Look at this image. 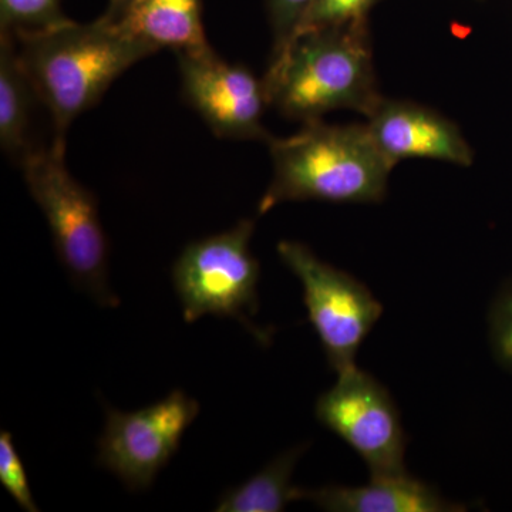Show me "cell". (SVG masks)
Returning <instances> with one entry per match:
<instances>
[{
  "label": "cell",
  "mask_w": 512,
  "mask_h": 512,
  "mask_svg": "<svg viewBox=\"0 0 512 512\" xmlns=\"http://www.w3.org/2000/svg\"><path fill=\"white\" fill-rule=\"evenodd\" d=\"M13 39L37 99L52 117L55 141L63 143L70 124L92 109L121 74L158 52L101 19L89 25L69 20Z\"/></svg>",
  "instance_id": "1"
},
{
  "label": "cell",
  "mask_w": 512,
  "mask_h": 512,
  "mask_svg": "<svg viewBox=\"0 0 512 512\" xmlns=\"http://www.w3.org/2000/svg\"><path fill=\"white\" fill-rule=\"evenodd\" d=\"M274 177L259 214L286 201L373 204L383 201L394 165L365 126L308 121L299 133L271 138Z\"/></svg>",
  "instance_id": "2"
},
{
  "label": "cell",
  "mask_w": 512,
  "mask_h": 512,
  "mask_svg": "<svg viewBox=\"0 0 512 512\" xmlns=\"http://www.w3.org/2000/svg\"><path fill=\"white\" fill-rule=\"evenodd\" d=\"M264 83L269 104L303 123L338 109L367 117L383 99L365 23L293 37L274 53Z\"/></svg>",
  "instance_id": "3"
},
{
  "label": "cell",
  "mask_w": 512,
  "mask_h": 512,
  "mask_svg": "<svg viewBox=\"0 0 512 512\" xmlns=\"http://www.w3.org/2000/svg\"><path fill=\"white\" fill-rule=\"evenodd\" d=\"M63 141L37 148L20 165L45 215L57 256L74 284L106 308L119 306L109 285V244L96 197L70 174Z\"/></svg>",
  "instance_id": "4"
},
{
  "label": "cell",
  "mask_w": 512,
  "mask_h": 512,
  "mask_svg": "<svg viewBox=\"0 0 512 512\" xmlns=\"http://www.w3.org/2000/svg\"><path fill=\"white\" fill-rule=\"evenodd\" d=\"M254 228V221H239L228 231L191 242L178 256L173 282L185 322L207 315L237 319L255 338L268 339L248 319L258 311L261 276L249 247Z\"/></svg>",
  "instance_id": "5"
},
{
  "label": "cell",
  "mask_w": 512,
  "mask_h": 512,
  "mask_svg": "<svg viewBox=\"0 0 512 512\" xmlns=\"http://www.w3.org/2000/svg\"><path fill=\"white\" fill-rule=\"evenodd\" d=\"M278 254L301 282L308 318L330 367L338 375L355 369L360 346L382 318V303L363 282L323 262L301 242H279Z\"/></svg>",
  "instance_id": "6"
},
{
  "label": "cell",
  "mask_w": 512,
  "mask_h": 512,
  "mask_svg": "<svg viewBox=\"0 0 512 512\" xmlns=\"http://www.w3.org/2000/svg\"><path fill=\"white\" fill-rule=\"evenodd\" d=\"M316 420L365 461L370 477L406 473V434L399 409L379 380L355 367L320 394Z\"/></svg>",
  "instance_id": "7"
},
{
  "label": "cell",
  "mask_w": 512,
  "mask_h": 512,
  "mask_svg": "<svg viewBox=\"0 0 512 512\" xmlns=\"http://www.w3.org/2000/svg\"><path fill=\"white\" fill-rule=\"evenodd\" d=\"M200 404L183 390L136 412L107 409L106 427L97 443V464L128 490L143 491L177 453Z\"/></svg>",
  "instance_id": "8"
},
{
  "label": "cell",
  "mask_w": 512,
  "mask_h": 512,
  "mask_svg": "<svg viewBox=\"0 0 512 512\" xmlns=\"http://www.w3.org/2000/svg\"><path fill=\"white\" fill-rule=\"evenodd\" d=\"M187 103L212 133L232 140H271L262 124L269 106L264 80L222 60L212 47L175 53Z\"/></svg>",
  "instance_id": "9"
},
{
  "label": "cell",
  "mask_w": 512,
  "mask_h": 512,
  "mask_svg": "<svg viewBox=\"0 0 512 512\" xmlns=\"http://www.w3.org/2000/svg\"><path fill=\"white\" fill-rule=\"evenodd\" d=\"M366 126L393 165L404 158H433L461 167L474 163L473 148L460 128L419 104L382 99L367 116Z\"/></svg>",
  "instance_id": "10"
},
{
  "label": "cell",
  "mask_w": 512,
  "mask_h": 512,
  "mask_svg": "<svg viewBox=\"0 0 512 512\" xmlns=\"http://www.w3.org/2000/svg\"><path fill=\"white\" fill-rule=\"evenodd\" d=\"M305 500L330 512H457L464 505L450 503L433 485L409 473L370 477L360 487L326 485L316 490L299 488L298 501Z\"/></svg>",
  "instance_id": "11"
},
{
  "label": "cell",
  "mask_w": 512,
  "mask_h": 512,
  "mask_svg": "<svg viewBox=\"0 0 512 512\" xmlns=\"http://www.w3.org/2000/svg\"><path fill=\"white\" fill-rule=\"evenodd\" d=\"M117 26L158 50L167 47L180 53L210 47L201 0H140Z\"/></svg>",
  "instance_id": "12"
},
{
  "label": "cell",
  "mask_w": 512,
  "mask_h": 512,
  "mask_svg": "<svg viewBox=\"0 0 512 512\" xmlns=\"http://www.w3.org/2000/svg\"><path fill=\"white\" fill-rule=\"evenodd\" d=\"M37 99L29 82L13 36L0 37V146L19 165L36 150L30 144L33 103Z\"/></svg>",
  "instance_id": "13"
},
{
  "label": "cell",
  "mask_w": 512,
  "mask_h": 512,
  "mask_svg": "<svg viewBox=\"0 0 512 512\" xmlns=\"http://www.w3.org/2000/svg\"><path fill=\"white\" fill-rule=\"evenodd\" d=\"M306 444L289 448L279 454L244 484L222 495L218 512H281L292 501H298L299 488L293 487L296 464L305 453Z\"/></svg>",
  "instance_id": "14"
},
{
  "label": "cell",
  "mask_w": 512,
  "mask_h": 512,
  "mask_svg": "<svg viewBox=\"0 0 512 512\" xmlns=\"http://www.w3.org/2000/svg\"><path fill=\"white\" fill-rule=\"evenodd\" d=\"M62 0H0V29L19 37L69 22Z\"/></svg>",
  "instance_id": "15"
},
{
  "label": "cell",
  "mask_w": 512,
  "mask_h": 512,
  "mask_svg": "<svg viewBox=\"0 0 512 512\" xmlns=\"http://www.w3.org/2000/svg\"><path fill=\"white\" fill-rule=\"evenodd\" d=\"M375 3L376 0H313L311 8L303 16L292 39L303 33L365 23L367 12Z\"/></svg>",
  "instance_id": "16"
},
{
  "label": "cell",
  "mask_w": 512,
  "mask_h": 512,
  "mask_svg": "<svg viewBox=\"0 0 512 512\" xmlns=\"http://www.w3.org/2000/svg\"><path fill=\"white\" fill-rule=\"evenodd\" d=\"M487 325L495 362L512 375V278L495 293L488 309Z\"/></svg>",
  "instance_id": "17"
},
{
  "label": "cell",
  "mask_w": 512,
  "mask_h": 512,
  "mask_svg": "<svg viewBox=\"0 0 512 512\" xmlns=\"http://www.w3.org/2000/svg\"><path fill=\"white\" fill-rule=\"evenodd\" d=\"M0 483L20 508L28 512H39L18 448L13 443L12 434L6 430L0 433Z\"/></svg>",
  "instance_id": "18"
},
{
  "label": "cell",
  "mask_w": 512,
  "mask_h": 512,
  "mask_svg": "<svg viewBox=\"0 0 512 512\" xmlns=\"http://www.w3.org/2000/svg\"><path fill=\"white\" fill-rule=\"evenodd\" d=\"M313 0H268L269 19L274 30V53L292 39Z\"/></svg>",
  "instance_id": "19"
},
{
  "label": "cell",
  "mask_w": 512,
  "mask_h": 512,
  "mask_svg": "<svg viewBox=\"0 0 512 512\" xmlns=\"http://www.w3.org/2000/svg\"><path fill=\"white\" fill-rule=\"evenodd\" d=\"M138 2L140 0H109L106 13L100 19L110 25H119Z\"/></svg>",
  "instance_id": "20"
}]
</instances>
